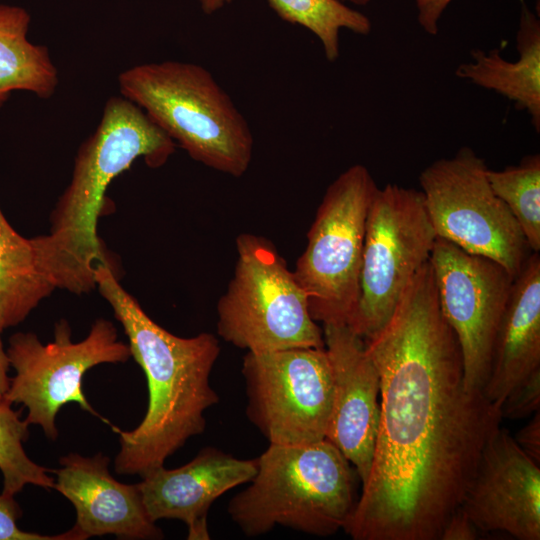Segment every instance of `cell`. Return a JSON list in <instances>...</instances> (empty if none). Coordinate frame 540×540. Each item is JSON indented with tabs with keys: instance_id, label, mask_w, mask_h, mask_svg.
<instances>
[{
	"instance_id": "obj_2",
	"label": "cell",
	"mask_w": 540,
	"mask_h": 540,
	"mask_svg": "<svg viewBox=\"0 0 540 540\" xmlns=\"http://www.w3.org/2000/svg\"><path fill=\"white\" fill-rule=\"evenodd\" d=\"M95 283L121 323L131 356L147 379L148 407L141 423L131 431L112 427L120 437L115 471L142 477L204 431V412L219 402L210 385L219 341L210 333L182 338L162 328L120 285L109 265L96 268Z\"/></svg>"
},
{
	"instance_id": "obj_10",
	"label": "cell",
	"mask_w": 540,
	"mask_h": 540,
	"mask_svg": "<svg viewBox=\"0 0 540 540\" xmlns=\"http://www.w3.org/2000/svg\"><path fill=\"white\" fill-rule=\"evenodd\" d=\"M6 351L15 375L10 378L4 399L26 407L25 421L39 425L49 439L57 438L55 419L69 402L109 423L87 401L82 382L92 367L123 363L131 357L129 345L118 339L111 321L97 319L87 337L79 342L72 341L71 328L65 320L56 324L54 340L47 344L32 332H17L9 338Z\"/></svg>"
},
{
	"instance_id": "obj_23",
	"label": "cell",
	"mask_w": 540,
	"mask_h": 540,
	"mask_svg": "<svg viewBox=\"0 0 540 540\" xmlns=\"http://www.w3.org/2000/svg\"><path fill=\"white\" fill-rule=\"evenodd\" d=\"M22 410H14L6 399L0 401V471L3 476L2 493L15 496L25 485L54 489L55 479L47 468L32 461L23 443L29 437V424L21 419Z\"/></svg>"
},
{
	"instance_id": "obj_4",
	"label": "cell",
	"mask_w": 540,
	"mask_h": 540,
	"mask_svg": "<svg viewBox=\"0 0 540 540\" xmlns=\"http://www.w3.org/2000/svg\"><path fill=\"white\" fill-rule=\"evenodd\" d=\"M256 460L250 485L228 505L231 520L246 536L265 534L276 525L316 536L345 528L358 500L357 473L328 439L269 444Z\"/></svg>"
},
{
	"instance_id": "obj_19",
	"label": "cell",
	"mask_w": 540,
	"mask_h": 540,
	"mask_svg": "<svg viewBox=\"0 0 540 540\" xmlns=\"http://www.w3.org/2000/svg\"><path fill=\"white\" fill-rule=\"evenodd\" d=\"M31 17L22 7L0 4V107L14 91L50 98L58 72L46 46L27 38Z\"/></svg>"
},
{
	"instance_id": "obj_7",
	"label": "cell",
	"mask_w": 540,
	"mask_h": 540,
	"mask_svg": "<svg viewBox=\"0 0 540 540\" xmlns=\"http://www.w3.org/2000/svg\"><path fill=\"white\" fill-rule=\"evenodd\" d=\"M377 187L364 165H352L327 187L317 208L293 271L316 322L347 324L356 308L366 219Z\"/></svg>"
},
{
	"instance_id": "obj_3",
	"label": "cell",
	"mask_w": 540,
	"mask_h": 540,
	"mask_svg": "<svg viewBox=\"0 0 540 540\" xmlns=\"http://www.w3.org/2000/svg\"><path fill=\"white\" fill-rule=\"evenodd\" d=\"M175 146L138 105L123 96L107 100L99 125L77 152L71 181L52 212L50 232L32 238L55 289L87 293L96 287L99 265L114 268L97 234L109 185L138 158L152 168L164 165Z\"/></svg>"
},
{
	"instance_id": "obj_24",
	"label": "cell",
	"mask_w": 540,
	"mask_h": 540,
	"mask_svg": "<svg viewBox=\"0 0 540 540\" xmlns=\"http://www.w3.org/2000/svg\"><path fill=\"white\" fill-rule=\"evenodd\" d=\"M540 408V370L514 386L501 405V417L511 420L532 416Z\"/></svg>"
},
{
	"instance_id": "obj_31",
	"label": "cell",
	"mask_w": 540,
	"mask_h": 540,
	"mask_svg": "<svg viewBox=\"0 0 540 540\" xmlns=\"http://www.w3.org/2000/svg\"><path fill=\"white\" fill-rule=\"evenodd\" d=\"M340 2H350L355 5L365 6L367 5L371 0H338Z\"/></svg>"
},
{
	"instance_id": "obj_30",
	"label": "cell",
	"mask_w": 540,
	"mask_h": 540,
	"mask_svg": "<svg viewBox=\"0 0 540 540\" xmlns=\"http://www.w3.org/2000/svg\"><path fill=\"white\" fill-rule=\"evenodd\" d=\"M204 13L212 14L223 8L232 0H198Z\"/></svg>"
},
{
	"instance_id": "obj_11",
	"label": "cell",
	"mask_w": 540,
	"mask_h": 540,
	"mask_svg": "<svg viewBox=\"0 0 540 540\" xmlns=\"http://www.w3.org/2000/svg\"><path fill=\"white\" fill-rule=\"evenodd\" d=\"M246 414L269 444L326 438L333 400L325 348L247 352L242 362Z\"/></svg>"
},
{
	"instance_id": "obj_1",
	"label": "cell",
	"mask_w": 540,
	"mask_h": 540,
	"mask_svg": "<svg viewBox=\"0 0 540 540\" xmlns=\"http://www.w3.org/2000/svg\"><path fill=\"white\" fill-rule=\"evenodd\" d=\"M365 343L380 376V417L371 468L344 530L354 540H440L502 417L465 384L429 260Z\"/></svg>"
},
{
	"instance_id": "obj_12",
	"label": "cell",
	"mask_w": 540,
	"mask_h": 540,
	"mask_svg": "<svg viewBox=\"0 0 540 540\" xmlns=\"http://www.w3.org/2000/svg\"><path fill=\"white\" fill-rule=\"evenodd\" d=\"M429 262L441 312L461 349L465 384L483 391L514 277L496 261L439 237Z\"/></svg>"
},
{
	"instance_id": "obj_26",
	"label": "cell",
	"mask_w": 540,
	"mask_h": 540,
	"mask_svg": "<svg viewBox=\"0 0 540 540\" xmlns=\"http://www.w3.org/2000/svg\"><path fill=\"white\" fill-rule=\"evenodd\" d=\"M452 0H415L417 21L429 35L435 36L439 31V20ZM523 2V0H521Z\"/></svg>"
},
{
	"instance_id": "obj_14",
	"label": "cell",
	"mask_w": 540,
	"mask_h": 540,
	"mask_svg": "<svg viewBox=\"0 0 540 540\" xmlns=\"http://www.w3.org/2000/svg\"><path fill=\"white\" fill-rule=\"evenodd\" d=\"M333 380L326 439L354 467L363 483L370 471L380 417V376L365 340L345 323L323 324Z\"/></svg>"
},
{
	"instance_id": "obj_16",
	"label": "cell",
	"mask_w": 540,
	"mask_h": 540,
	"mask_svg": "<svg viewBox=\"0 0 540 540\" xmlns=\"http://www.w3.org/2000/svg\"><path fill=\"white\" fill-rule=\"evenodd\" d=\"M257 460H243L214 447L203 448L176 469L157 467L142 476L138 487L151 521L177 519L187 539L209 540L207 516L213 502L228 490L250 482Z\"/></svg>"
},
{
	"instance_id": "obj_18",
	"label": "cell",
	"mask_w": 540,
	"mask_h": 540,
	"mask_svg": "<svg viewBox=\"0 0 540 540\" xmlns=\"http://www.w3.org/2000/svg\"><path fill=\"white\" fill-rule=\"evenodd\" d=\"M519 58L504 59L498 49L471 51L473 60L460 64L456 76L495 91L526 111L537 133L540 131V20L522 2L516 35Z\"/></svg>"
},
{
	"instance_id": "obj_25",
	"label": "cell",
	"mask_w": 540,
	"mask_h": 540,
	"mask_svg": "<svg viewBox=\"0 0 540 540\" xmlns=\"http://www.w3.org/2000/svg\"><path fill=\"white\" fill-rule=\"evenodd\" d=\"M21 508L14 496L0 494V540H73L69 531L59 535L26 532L17 526Z\"/></svg>"
},
{
	"instance_id": "obj_17",
	"label": "cell",
	"mask_w": 540,
	"mask_h": 540,
	"mask_svg": "<svg viewBox=\"0 0 540 540\" xmlns=\"http://www.w3.org/2000/svg\"><path fill=\"white\" fill-rule=\"evenodd\" d=\"M540 370V255L532 252L514 278L493 344L483 389L498 408L510 390Z\"/></svg>"
},
{
	"instance_id": "obj_29",
	"label": "cell",
	"mask_w": 540,
	"mask_h": 540,
	"mask_svg": "<svg viewBox=\"0 0 540 540\" xmlns=\"http://www.w3.org/2000/svg\"><path fill=\"white\" fill-rule=\"evenodd\" d=\"M2 331L3 330L0 329V401L4 398L10 386V377L8 376V371L11 367L7 351L4 349L1 340Z\"/></svg>"
},
{
	"instance_id": "obj_20",
	"label": "cell",
	"mask_w": 540,
	"mask_h": 540,
	"mask_svg": "<svg viewBox=\"0 0 540 540\" xmlns=\"http://www.w3.org/2000/svg\"><path fill=\"white\" fill-rule=\"evenodd\" d=\"M54 289L33 239L17 233L0 208V329L24 321Z\"/></svg>"
},
{
	"instance_id": "obj_5",
	"label": "cell",
	"mask_w": 540,
	"mask_h": 540,
	"mask_svg": "<svg viewBox=\"0 0 540 540\" xmlns=\"http://www.w3.org/2000/svg\"><path fill=\"white\" fill-rule=\"evenodd\" d=\"M118 83L121 95L193 160L233 177L246 173L253 155L252 131L209 70L174 60L145 63L123 71Z\"/></svg>"
},
{
	"instance_id": "obj_6",
	"label": "cell",
	"mask_w": 540,
	"mask_h": 540,
	"mask_svg": "<svg viewBox=\"0 0 540 540\" xmlns=\"http://www.w3.org/2000/svg\"><path fill=\"white\" fill-rule=\"evenodd\" d=\"M234 275L217 304V333L247 352L325 348L293 271L268 239L236 238Z\"/></svg>"
},
{
	"instance_id": "obj_22",
	"label": "cell",
	"mask_w": 540,
	"mask_h": 540,
	"mask_svg": "<svg viewBox=\"0 0 540 540\" xmlns=\"http://www.w3.org/2000/svg\"><path fill=\"white\" fill-rule=\"evenodd\" d=\"M494 193L505 203L533 252L540 251V155L524 156L503 170H487Z\"/></svg>"
},
{
	"instance_id": "obj_28",
	"label": "cell",
	"mask_w": 540,
	"mask_h": 540,
	"mask_svg": "<svg viewBox=\"0 0 540 540\" xmlns=\"http://www.w3.org/2000/svg\"><path fill=\"white\" fill-rule=\"evenodd\" d=\"M477 527L459 507L445 524L440 540H474L478 535Z\"/></svg>"
},
{
	"instance_id": "obj_8",
	"label": "cell",
	"mask_w": 540,
	"mask_h": 540,
	"mask_svg": "<svg viewBox=\"0 0 540 540\" xmlns=\"http://www.w3.org/2000/svg\"><path fill=\"white\" fill-rule=\"evenodd\" d=\"M437 239L421 190L377 187L368 210L359 297L347 325L364 340L390 320Z\"/></svg>"
},
{
	"instance_id": "obj_9",
	"label": "cell",
	"mask_w": 540,
	"mask_h": 540,
	"mask_svg": "<svg viewBox=\"0 0 540 540\" xmlns=\"http://www.w3.org/2000/svg\"><path fill=\"white\" fill-rule=\"evenodd\" d=\"M487 170L472 148L461 147L421 172L420 190L437 237L496 261L515 278L533 251Z\"/></svg>"
},
{
	"instance_id": "obj_15",
	"label": "cell",
	"mask_w": 540,
	"mask_h": 540,
	"mask_svg": "<svg viewBox=\"0 0 540 540\" xmlns=\"http://www.w3.org/2000/svg\"><path fill=\"white\" fill-rule=\"evenodd\" d=\"M54 489L75 507L73 540L115 535L125 539H162L163 532L148 517L137 484L117 481L109 471L110 459L71 453L60 460Z\"/></svg>"
},
{
	"instance_id": "obj_13",
	"label": "cell",
	"mask_w": 540,
	"mask_h": 540,
	"mask_svg": "<svg viewBox=\"0 0 540 540\" xmlns=\"http://www.w3.org/2000/svg\"><path fill=\"white\" fill-rule=\"evenodd\" d=\"M460 508L479 531L540 539V466L507 429L486 441Z\"/></svg>"
},
{
	"instance_id": "obj_27",
	"label": "cell",
	"mask_w": 540,
	"mask_h": 540,
	"mask_svg": "<svg viewBox=\"0 0 540 540\" xmlns=\"http://www.w3.org/2000/svg\"><path fill=\"white\" fill-rule=\"evenodd\" d=\"M518 446L536 463L540 464V413L532 415L528 423L514 436Z\"/></svg>"
},
{
	"instance_id": "obj_21",
	"label": "cell",
	"mask_w": 540,
	"mask_h": 540,
	"mask_svg": "<svg viewBox=\"0 0 540 540\" xmlns=\"http://www.w3.org/2000/svg\"><path fill=\"white\" fill-rule=\"evenodd\" d=\"M268 4L282 20L311 31L329 62L339 57L341 29L367 35L372 28L366 15L338 0H268Z\"/></svg>"
}]
</instances>
